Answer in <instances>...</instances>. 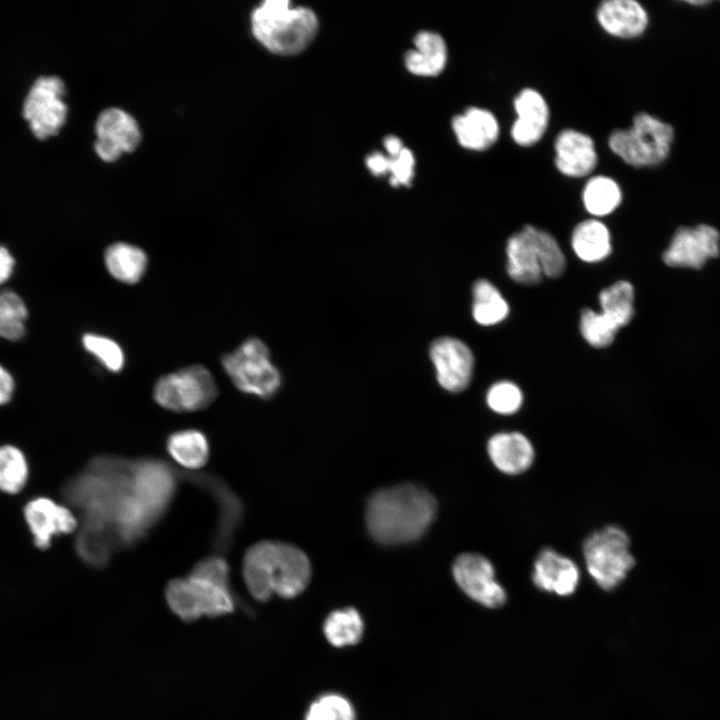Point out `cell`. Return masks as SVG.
Here are the masks:
<instances>
[{
    "label": "cell",
    "instance_id": "obj_1",
    "mask_svg": "<svg viewBox=\"0 0 720 720\" xmlns=\"http://www.w3.org/2000/svg\"><path fill=\"white\" fill-rule=\"evenodd\" d=\"M132 465L133 460L123 457L96 456L62 488L81 521L108 527L119 548L139 543L160 521L139 498Z\"/></svg>",
    "mask_w": 720,
    "mask_h": 720
},
{
    "label": "cell",
    "instance_id": "obj_2",
    "mask_svg": "<svg viewBox=\"0 0 720 720\" xmlns=\"http://www.w3.org/2000/svg\"><path fill=\"white\" fill-rule=\"evenodd\" d=\"M437 513V502L425 488L405 483L374 492L368 499L365 520L370 536L383 545L418 540Z\"/></svg>",
    "mask_w": 720,
    "mask_h": 720
},
{
    "label": "cell",
    "instance_id": "obj_3",
    "mask_svg": "<svg viewBox=\"0 0 720 720\" xmlns=\"http://www.w3.org/2000/svg\"><path fill=\"white\" fill-rule=\"evenodd\" d=\"M242 571L248 591L258 601H267L274 594L296 597L311 578L310 561L301 549L272 540L260 541L248 548Z\"/></svg>",
    "mask_w": 720,
    "mask_h": 720
},
{
    "label": "cell",
    "instance_id": "obj_4",
    "mask_svg": "<svg viewBox=\"0 0 720 720\" xmlns=\"http://www.w3.org/2000/svg\"><path fill=\"white\" fill-rule=\"evenodd\" d=\"M254 38L277 55H294L303 51L318 30L315 13L306 7H293L287 0H266L250 14Z\"/></svg>",
    "mask_w": 720,
    "mask_h": 720
},
{
    "label": "cell",
    "instance_id": "obj_5",
    "mask_svg": "<svg viewBox=\"0 0 720 720\" xmlns=\"http://www.w3.org/2000/svg\"><path fill=\"white\" fill-rule=\"evenodd\" d=\"M674 127L648 112H638L626 129L614 130L608 139L611 151L635 168L656 167L671 154Z\"/></svg>",
    "mask_w": 720,
    "mask_h": 720
},
{
    "label": "cell",
    "instance_id": "obj_6",
    "mask_svg": "<svg viewBox=\"0 0 720 720\" xmlns=\"http://www.w3.org/2000/svg\"><path fill=\"white\" fill-rule=\"evenodd\" d=\"M583 555L588 573L606 591L620 585L635 565L627 533L614 525L589 535L583 544Z\"/></svg>",
    "mask_w": 720,
    "mask_h": 720
},
{
    "label": "cell",
    "instance_id": "obj_7",
    "mask_svg": "<svg viewBox=\"0 0 720 720\" xmlns=\"http://www.w3.org/2000/svg\"><path fill=\"white\" fill-rule=\"evenodd\" d=\"M222 365L242 392L270 398L281 384V376L270 361L267 346L257 338H249L234 352L222 358Z\"/></svg>",
    "mask_w": 720,
    "mask_h": 720
},
{
    "label": "cell",
    "instance_id": "obj_8",
    "mask_svg": "<svg viewBox=\"0 0 720 720\" xmlns=\"http://www.w3.org/2000/svg\"><path fill=\"white\" fill-rule=\"evenodd\" d=\"M165 597L170 609L186 621L203 615L221 616L234 609L231 589L191 574L170 580Z\"/></svg>",
    "mask_w": 720,
    "mask_h": 720
},
{
    "label": "cell",
    "instance_id": "obj_9",
    "mask_svg": "<svg viewBox=\"0 0 720 720\" xmlns=\"http://www.w3.org/2000/svg\"><path fill=\"white\" fill-rule=\"evenodd\" d=\"M218 394L216 382L202 365H191L158 379L153 397L163 408L194 412L208 407Z\"/></svg>",
    "mask_w": 720,
    "mask_h": 720
},
{
    "label": "cell",
    "instance_id": "obj_10",
    "mask_svg": "<svg viewBox=\"0 0 720 720\" xmlns=\"http://www.w3.org/2000/svg\"><path fill=\"white\" fill-rule=\"evenodd\" d=\"M66 87L57 76H41L31 86L23 103V116L40 140L55 136L64 126L68 106Z\"/></svg>",
    "mask_w": 720,
    "mask_h": 720
},
{
    "label": "cell",
    "instance_id": "obj_11",
    "mask_svg": "<svg viewBox=\"0 0 720 720\" xmlns=\"http://www.w3.org/2000/svg\"><path fill=\"white\" fill-rule=\"evenodd\" d=\"M719 254V230L702 223L679 227L663 253V261L674 268L700 269Z\"/></svg>",
    "mask_w": 720,
    "mask_h": 720
},
{
    "label": "cell",
    "instance_id": "obj_12",
    "mask_svg": "<svg viewBox=\"0 0 720 720\" xmlns=\"http://www.w3.org/2000/svg\"><path fill=\"white\" fill-rule=\"evenodd\" d=\"M94 150L104 162L112 163L139 146L142 132L136 118L119 107L104 109L95 123Z\"/></svg>",
    "mask_w": 720,
    "mask_h": 720
},
{
    "label": "cell",
    "instance_id": "obj_13",
    "mask_svg": "<svg viewBox=\"0 0 720 720\" xmlns=\"http://www.w3.org/2000/svg\"><path fill=\"white\" fill-rule=\"evenodd\" d=\"M456 584L472 600L487 608H499L506 602L503 586L497 581L491 561L478 553L459 555L452 566Z\"/></svg>",
    "mask_w": 720,
    "mask_h": 720
},
{
    "label": "cell",
    "instance_id": "obj_14",
    "mask_svg": "<svg viewBox=\"0 0 720 720\" xmlns=\"http://www.w3.org/2000/svg\"><path fill=\"white\" fill-rule=\"evenodd\" d=\"M23 514L34 545L41 550L47 549L55 536L70 534L78 527L77 518L70 507L44 496L28 501Z\"/></svg>",
    "mask_w": 720,
    "mask_h": 720
},
{
    "label": "cell",
    "instance_id": "obj_15",
    "mask_svg": "<svg viewBox=\"0 0 720 720\" xmlns=\"http://www.w3.org/2000/svg\"><path fill=\"white\" fill-rule=\"evenodd\" d=\"M438 383L445 390L458 393L470 384L474 358L470 348L459 339L442 337L430 347Z\"/></svg>",
    "mask_w": 720,
    "mask_h": 720
},
{
    "label": "cell",
    "instance_id": "obj_16",
    "mask_svg": "<svg viewBox=\"0 0 720 720\" xmlns=\"http://www.w3.org/2000/svg\"><path fill=\"white\" fill-rule=\"evenodd\" d=\"M516 119L511 126L513 141L523 147L536 144L547 130L550 110L544 96L533 88L522 89L513 101Z\"/></svg>",
    "mask_w": 720,
    "mask_h": 720
},
{
    "label": "cell",
    "instance_id": "obj_17",
    "mask_svg": "<svg viewBox=\"0 0 720 720\" xmlns=\"http://www.w3.org/2000/svg\"><path fill=\"white\" fill-rule=\"evenodd\" d=\"M554 151L557 170L568 177L587 176L598 162L594 140L588 134L575 129L567 128L557 134Z\"/></svg>",
    "mask_w": 720,
    "mask_h": 720
},
{
    "label": "cell",
    "instance_id": "obj_18",
    "mask_svg": "<svg viewBox=\"0 0 720 720\" xmlns=\"http://www.w3.org/2000/svg\"><path fill=\"white\" fill-rule=\"evenodd\" d=\"M193 482L211 493L219 506L217 528L213 537V548L224 551L229 548L232 537L243 514L240 499L226 484L215 476L206 474H185Z\"/></svg>",
    "mask_w": 720,
    "mask_h": 720
},
{
    "label": "cell",
    "instance_id": "obj_19",
    "mask_svg": "<svg viewBox=\"0 0 720 720\" xmlns=\"http://www.w3.org/2000/svg\"><path fill=\"white\" fill-rule=\"evenodd\" d=\"M579 579L577 565L552 548L543 549L534 562L532 581L542 591L568 596L575 592Z\"/></svg>",
    "mask_w": 720,
    "mask_h": 720
},
{
    "label": "cell",
    "instance_id": "obj_20",
    "mask_svg": "<svg viewBox=\"0 0 720 720\" xmlns=\"http://www.w3.org/2000/svg\"><path fill=\"white\" fill-rule=\"evenodd\" d=\"M601 28L608 34L633 39L641 36L649 25L646 8L635 0H606L596 10Z\"/></svg>",
    "mask_w": 720,
    "mask_h": 720
},
{
    "label": "cell",
    "instance_id": "obj_21",
    "mask_svg": "<svg viewBox=\"0 0 720 720\" xmlns=\"http://www.w3.org/2000/svg\"><path fill=\"white\" fill-rule=\"evenodd\" d=\"M452 129L459 144L468 150L484 151L495 144L500 126L488 109L471 106L452 120Z\"/></svg>",
    "mask_w": 720,
    "mask_h": 720
},
{
    "label": "cell",
    "instance_id": "obj_22",
    "mask_svg": "<svg viewBox=\"0 0 720 720\" xmlns=\"http://www.w3.org/2000/svg\"><path fill=\"white\" fill-rule=\"evenodd\" d=\"M491 462L501 472L517 475L532 465L535 451L530 440L519 432L494 434L487 444Z\"/></svg>",
    "mask_w": 720,
    "mask_h": 720
},
{
    "label": "cell",
    "instance_id": "obj_23",
    "mask_svg": "<svg viewBox=\"0 0 720 720\" xmlns=\"http://www.w3.org/2000/svg\"><path fill=\"white\" fill-rule=\"evenodd\" d=\"M506 254L507 272L514 281L523 285H535L541 281L543 272L530 225L508 239Z\"/></svg>",
    "mask_w": 720,
    "mask_h": 720
},
{
    "label": "cell",
    "instance_id": "obj_24",
    "mask_svg": "<svg viewBox=\"0 0 720 720\" xmlns=\"http://www.w3.org/2000/svg\"><path fill=\"white\" fill-rule=\"evenodd\" d=\"M117 549H120L117 540L109 528L99 523L81 521L75 550L84 563L93 568H104Z\"/></svg>",
    "mask_w": 720,
    "mask_h": 720
},
{
    "label": "cell",
    "instance_id": "obj_25",
    "mask_svg": "<svg viewBox=\"0 0 720 720\" xmlns=\"http://www.w3.org/2000/svg\"><path fill=\"white\" fill-rule=\"evenodd\" d=\"M415 49L405 56L407 69L418 76L440 74L447 63V46L443 37L435 32L422 31L414 39Z\"/></svg>",
    "mask_w": 720,
    "mask_h": 720
},
{
    "label": "cell",
    "instance_id": "obj_26",
    "mask_svg": "<svg viewBox=\"0 0 720 720\" xmlns=\"http://www.w3.org/2000/svg\"><path fill=\"white\" fill-rule=\"evenodd\" d=\"M166 449L177 464L189 471L205 466L210 455L206 435L196 429L173 432L166 440Z\"/></svg>",
    "mask_w": 720,
    "mask_h": 720
},
{
    "label": "cell",
    "instance_id": "obj_27",
    "mask_svg": "<svg viewBox=\"0 0 720 720\" xmlns=\"http://www.w3.org/2000/svg\"><path fill=\"white\" fill-rule=\"evenodd\" d=\"M571 245L575 254L589 263L605 259L612 249L610 232L606 225L597 219L578 223L572 232Z\"/></svg>",
    "mask_w": 720,
    "mask_h": 720
},
{
    "label": "cell",
    "instance_id": "obj_28",
    "mask_svg": "<svg viewBox=\"0 0 720 720\" xmlns=\"http://www.w3.org/2000/svg\"><path fill=\"white\" fill-rule=\"evenodd\" d=\"M109 273L117 280L133 284L138 282L146 269L147 256L137 246L127 243L110 245L104 255Z\"/></svg>",
    "mask_w": 720,
    "mask_h": 720
},
{
    "label": "cell",
    "instance_id": "obj_29",
    "mask_svg": "<svg viewBox=\"0 0 720 720\" xmlns=\"http://www.w3.org/2000/svg\"><path fill=\"white\" fill-rule=\"evenodd\" d=\"M327 641L338 648L358 643L364 633V621L353 607L332 611L323 623Z\"/></svg>",
    "mask_w": 720,
    "mask_h": 720
},
{
    "label": "cell",
    "instance_id": "obj_30",
    "mask_svg": "<svg viewBox=\"0 0 720 720\" xmlns=\"http://www.w3.org/2000/svg\"><path fill=\"white\" fill-rule=\"evenodd\" d=\"M582 201L587 212L596 217L612 213L622 201L619 184L606 175H595L585 184Z\"/></svg>",
    "mask_w": 720,
    "mask_h": 720
},
{
    "label": "cell",
    "instance_id": "obj_31",
    "mask_svg": "<svg viewBox=\"0 0 720 720\" xmlns=\"http://www.w3.org/2000/svg\"><path fill=\"white\" fill-rule=\"evenodd\" d=\"M509 306L499 290L488 280L479 279L473 285V317L483 326L503 321Z\"/></svg>",
    "mask_w": 720,
    "mask_h": 720
},
{
    "label": "cell",
    "instance_id": "obj_32",
    "mask_svg": "<svg viewBox=\"0 0 720 720\" xmlns=\"http://www.w3.org/2000/svg\"><path fill=\"white\" fill-rule=\"evenodd\" d=\"M599 302L602 313L621 328L634 315V288L628 281H618L600 292Z\"/></svg>",
    "mask_w": 720,
    "mask_h": 720
},
{
    "label": "cell",
    "instance_id": "obj_33",
    "mask_svg": "<svg viewBox=\"0 0 720 720\" xmlns=\"http://www.w3.org/2000/svg\"><path fill=\"white\" fill-rule=\"evenodd\" d=\"M28 475V462L22 450L9 444L0 446V490L11 495L19 493Z\"/></svg>",
    "mask_w": 720,
    "mask_h": 720
},
{
    "label": "cell",
    "instance_id": "obj_34",
    "mask_svg": "<svg viewBox=\"0 0 720 720\" xmlns=\"http://www.w3.org/2000/svg\"><path fill=\"white\" fill-rule=\"evenodd\" d=\"M28 309L21 297L12 290L0 292V337L17 341L25 334Z\"/></svg>",
    "mask_w": 720,
    "mask_h": 720
},
{
    "label": "cell",
    "instance_id": "obj_35",
    "mask_svg": "<svg viewBox=\"0 0 720 720\" xmlns=\"http://www.w3.org/2000/svg\"><path fill=\"white\" fill-rule=\"evenodd\" d=\"M305 720H356L355 709L345 696L327 692L314 699L309 705Z\"/></svg>",
    "mask_w": 720,
    "mask_h": 720
},
{
    "label": "cell",
    "instance_id": "obj_36",
    "mask_svg": "<svg viewBox=\"0 0 720 720\" xmlns=\"http://www.w3.org/2000/svg\"><path fill=\"white\" fill-rule=\"evenodd\" d=\"M531 236L538 254L543 275L557 278L565 270V256L556 239L548 232L530 225Z\"/></svg>",
    "mask_w": 720,
    "mask_h": 720
},
{
    "label": "cell",
    "instance_id": "obj_37",
    "mask_svg": "<svg viewBox=\"0 0 720 720\" xmlns=\"http://www.w3.org/2000/svg\"><path fill=\"white\" fill-rule=\"evenodd\" d=\"M620 328L602 312L584 309L580 317V331L585 341L595 347L609 346Z\"/></svg>",
    "mask_w": 720,
    "mask_h": 720
},
{
    "label": "cell",
    "instance_id": "obj_38",
    "mask_svg": "<svg viewBox=\"0 0 720 720\" xmlns=\"http://www.w3.org/2000/svg\"><path fill=\"white\" fill-rule=\"evenodd\" d=\"M488 407L495 413L511 415L517 412L523 402L521 389L513 382L499 381L494 383L486 395Z\"/></svg>",
    "mask_w": 720,
    "mask_h": 720
},
{
    "label": "cell",
    "instance_id": "obj_39",
    "mask_svg": "<svg viewBox=\"0 0 720 720\" xmlns=\"http://www.w3.org/2000/svg\"><path fill=\"white\" fill-rule=\"evenodd\" d=\"M82 343L85 349L110 371L118 372L122 369L124 365L123 351L112 339L88 333L83 336Z\"/></svg>",
    "mask_w": 720,
    "mask_h": 720
},
{
    "label": "cell",
    "instance_id": "obj_40",
    "mask_svg": "<svg viewBox=\"0 0 720 720\" xmlns=\"http://www.w3.org/2000/svg\"><path fill=\"white\" fill-rule=\"evenodd\" d=\"M190 574L231 589L230 567L228 562L220 555L208 556L199 560L193 566Z\"/></svg>",
    "mask_w": 720,
    "mask_h": 720
},
{
    "label": "cell",
    "instance_id": "obj_41",
    "mask_svg": "<svg viewBox=\"0 0 720 720\" xmlns=\"http://www.w3.org/2000/svg\"><path fill=\"white\" fill-rule=\"evenodd\" d=\"M388 168L390 173V184L392 186L409 185L414 176L415 159L408 148H403L396 155H387Z\"/></svg>",
    "mask_w": 720,
    "mask_h": 720
},
{
    "label": "cell",
    "instance_id": "obj_42",
    "mask_svg": "<svg viewBox=\"0 0 720 720\" xmlns=\"http://www.w3.org/2000/svg\"><path fill=\"white\" fill-rule=\"evenodd\" d=\"M14 379L7 369L0 365V405L11 400L14 392Z\"/></svg>",
    "mask_w": 720,
    "mask_h": 720
},
{
    "label": "cell",
    "instance_id": "obj_43",
    "mask_svg": "<svg viewBox=\"0 0 720 720\" xmlns=\"http://www.w3.org/2000/svg\"><path fill=\"white\" fill-rule=\"evenodd\" d=\"M15 260L4 246H0V285L5 283L12 275Z\"/></svg>",
    "mask_w": 720,
    "mask_h": 720
},
{
    "label": "cell",
    "instance_id": "obj_44",
    "mask_svg": "<svg viewBox=\"0 0 720 720\" xmlns=\"http://www.w3.org/2000/svg\"><path fill=\"white\" fill-rule=\"evenodd\" d=\"M366 164L370 172L375 176L387 174L388 159L386 155L380 152L370 154L366 159Z\"/></svg>",
    "mask_w": 720,
    "mask_h": 720
},
{
    "label": "cell",
    "instance_id": "obj_45",
    "mask_svg": "<svg viewBox=\"0 0 720 720\" xmlns=\"http://www.w3.org/2000/svg\"><path fill=\"white\" fill-rule=\"evenodd\" d=\"M384 147L387 154L392 156L398 154L403 148L401 140L396 136H388L384 140Z\"/></svg>",
    "mask_w": 720,
    "mask_h": 720
},
{
    "label": "cell",
    "instance_id": "obj_46",
    "mask_svg": "<svg viewBox=\"0 0 720 720\" xmlns=\"http://www.w3.org/2000/svg\"><path fill=\"white\" fill-rule=\"evenodd\" d=\"M687 4L694 5V6H700V5H708L711 2L710 1H689L686 2Z\"/></svg>",
    "mask_w": 720,
    "mask_h": 720
}]
</instances>
